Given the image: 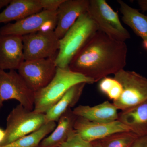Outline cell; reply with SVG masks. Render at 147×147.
<instances>
[{
	"label": "cell",
	"instance_id": "cell-17",
	"mask_svg": "<svg viewBox=\"0 0 147 147\" xmlns=\"http://www.w3.org/2000/svg\"><path fill=\"white\" fill-rule=\"evenodd\" d=\"M118 120L139 137L147 136V100L118 114Z\"/></svg>",
	"mask_w": 147,
	"mask_h": 147
},
{
	"label": "cell",
	"instance_id": "cell-7",
	"mask_svg": "<svg viewBox=\"0 0 147 147\" xmlns=\"http://www.w3.org/2000/svg\"><path fill=\"white\" fill-rule=\"evenodd\" d=\"M15 100L28 110L34 108L35 92L30 89L15 70L9 71L0 69V104Z\"/></svg>",
	"mask_w": 147,
	"mask_h": 147
},
{
	"label": "cell",
	"instance_id": "cell-11",
	"mask_svg": "<svg viewBox=\"0 0 147 147\" xmlns=\"http://www.w3.org/2000/svg\"><path fill=\"white\" fill-rule=\"evenodd\" d=\"M74 128L82 139L89 142L101 140L117 132L130 131L127 127L118 120L98 123L80 117H77Z\"/></svg>",
	"mask_w": 147,
	"mask_h": 147
},
{
	"label": "cell",
	"instance_id": "cell-31",
	"mask_svg": "<svg viewBox=\"0 0 147 147\" xmlns=\"http://www.w3.org/2000/svg\"><path fill=\"white\" fill-rule=\"evenodd\" d=\"M39 147L38 146V147Z\"/></svg>",
	"mask_w": 147,
	"mask_h": 147
},
{
	"label": "cell",
	"instance_id": "cell-15",
	"mask_svg": "<svg viewBox=\"0 0 147 147\" xmlns=\"http://www.w3.org/2000/svg\"><path fill=\"white\" fill-rule=\"evenodd\" d=\"M77 117L71 109L67 110L59 119L55 129L42 140L38 147L60 146L74 130V126Z\"/></svg>",
	"mask_w": 147,
	"mask_h": 147
},
{
	"label": "cell",
	"instance_id": "cell-27",
	"mask_svg": "<svg viewBox=\"0 0 147 147\" xmlns=\"http://www.w3.org/2000/svg\"><path fill=\"white\" fill-rule=\"evenodd\" d=\"M11 0H0V11L4 7H7Z\"/></svg>",
	"mask_w": 147,
	"mask_h": 147
},
{
	"label": "cell",
	"instance_id": "cell-19",
	"mask_svg": "<svg viewBox=\"0 0 147 147\" xmlns=\"http://www.w3.org/2000/svg\"><path fill=\"white\" fill-rule=\"evenodd\" d=\"M86 84L80 83L70 88L61 98L45 113V122H57L64 113L74 107L80 99Z\"/></svg>",
	"mask_w": 147,
	"mask_h": 147
},
{
	"label": "cell",
	"instance_id": "cell-6",
	"mask_svg": "<svg viewBox=\"0 0 147 147\" xmlns=\"http://www.w3.org/2000/svg\"><path fill=\"white\" fill-rule=\"evenodd\" d=\"M88 12L97 25L98 30L113 39L125 42L131 37L121 23L118 13L105 0H90Z\"/></svg>",
	"mask_w": 147,
	"mask_h": 147
},
{
	"label": "cell",
	"instance_id": "cell-30",
	"mask_svg": "<svg viewBox=\"0 0 147 147\" xmlns=\"http://www.w3.org/2000/svg\"><path fill=\"white\" fill-rule=\"evenodd\" d=\"M3 105V104H0V110H1V108H2Z\"/></svg>",
	"mask_w": 147,
	"mask_h": 147
},
{
	"label": "cell",
	"instance_id": "cell-12",
	"mask_svg": "<svg viewBox=\"0 0 147 147\" xmlns=\"http://www.w3.org/2000/svg\"><path fill=\"white\" fill-rule=\"evenodd\" d=\"M90 0H64L57 11V24L55 31L59 39L82 14L88 12Z\"/></svg>",
	"mask_w": 147,
	"mask_h": 147
},
{
	"label": "cell",
	"instance_id": "cell-5",
	"mask_svg": "<svg viewBox=\"0 0 147 147\" xmlns=\"http://www.w3.org/2000/svg\"><path fill=\"white\" fill-rule=\"evenodd\" d=\"M122 87L118 99L113 101L118 110H127L147 100V78L134 71L122 69L114 75Z\"/></svg>",
	"mask_w": 147,
	"mask_h": 147
},
{
	"label": "cell",
	"instance_id": "cell-29",
	"mask_svg": "<svg viewBox=\"0 0 147 147\" xmlns=\"http://www.w3.org/2000/svg\"><path fill=\"white\" fill-rule=\"evenodd\" d=\"M5 130L0 128V143L2 142L5 137Z\"/></svg>",
	"mask_w": 147,
	"mask_h": 147
},
{
	"label": "cell",
	"instance_id": "cell-8",
	"mask_svg": "<svg viewBox=\"0 0 147 147\" xmlns=\"http://www.w3.org/2000/svg\"><path fill=\"white\" fill-rule=\"evenodd\" d=\"M24 61L57 57L60 39L53 30L40 31L22 36Z\"/></svg>",
	"mask_w": 147,
	"mask_h": 147
},
{
	"label": "cell",
	"instance_id": "cell-24",
	"mask_svg": "<svg viewBox=\"0 0 147 147\" xmlns=\"http://www.w3.org/2000/svg\"><path fill=\"white\" fill-rule=\"evenodd\" d=\"M64 0H40L43 10L57 11Z\"/></svg>",
	"mask_w": 147,
	"mask_h": 147
},
{
	"label": "cell",
	"instance_id": "cell-1",
	"mask_svg": "<svg viewBox=\"0 0 147 147\" xmlns=\"http://www.w3.org/2000/svg\"><path fill=\"white\" fill-rule=\"evenodd\" d=\"M127 53L125 42L98 30L74 56L69 67L96 83L124 69Z\"/></svg>",
	"mask_w": 147,
	"mask_h": 147
},
{
	"label": "cell",
	"instance_id": "cell-10",
	"mask_svg": "<svg viewBox=\"0 0 147 147\" xmlns=\"http://www.w3.org/2000/svg\"><path fill=\"white\" fill-rule=\"evenodd\" d=\"M57 11L42 10L0 28V34L22 36L40 31L55 30Z\"/></svg>",
	"mask_w": 147,
	"mask_h": 147
},
{
	"label": "cell",
	"instance_id": "cell-21",
	"mask_svg": "<svg viewBox=\"0 0 147 147\" xmlns=\"http://www.w3.org/2000/svg\"><path fill=\"white\" fill-rule=\"evenodd\" d=\"M139 137L131 131H122L99 140L102 147H130Z\"/></svg>",
	"mask_w": 147,
	"mask_h": 147
},
{
	"label": "cell",
	"instance_id": "cell-18",
	"mask_svg": "<svg viewBox=\"0 0 147 147\" xmlns=\"http://www.w3.org/2000/svg\"><path fill=\"white\" fill-rule=\"evenodd\" d=\"M122 19L137 36L142 40L143 46L147 53V16L129 6L122 0H118Z\"/></svg>",
	"mask_w": 147,
	"mask_h": 147
},
{
	"label": "cell",
	"instance_id": "cell-14",
	"mask_svg": "<svg viewBox=\"0 0 147 147\" xmlns=\"http://www.w3.org/2000/svg\"><path fill=\"white\" fill-rule=\"evenodd\" d=\"M118 109L109 101L93 106L79 105L74 109V113L77 117H82L91 121L109 123L118 120Z\"/></svg>",
	"mask_w": 147,
	"mask_h": 147
},
{
	"label": "cell",
	"instance_id": "cell-22",
	"mask_svg": "<svg viewBox=\"0 0 147 147\" xmlns=\"http://www.w3.org/2000/svg\"><path fill=\"white\" fill-rule=\"evenodd\" d=\"M98 88L101 92L113 101L118 99L122 92V87L120 83L115 78L108 76L99 81Z\"/></svg>",
	"mask_w": 147,
	"mask_h": 147
},
{
	"label": "cell",
	"instance_id": "cell-4",
	"mask_svg": "<svg viewBox=\"0 0 147 147\" xmlns=\"http://www.w3.org/2000/svg\"><path fill=\"white\" fill-rule=\"evenodd\" d=\"M45 123V114L36 113L18 104L7 118L5 137L0 143V147L36 131Z\"/></svg>",
	"mask_w": 147,
	"mask_h": 147
},
{
	"label": "cell",
	"instance_id": "cell-2",
	"mask_svg": "<svg viewBox=\"0 0 147 147\" xmlns=\"http://www.w3.org/2000/svg\"><path fill=\"white\" fill-rule=\"evenodd\" d=\"M93 84L94 81L69 67L57 68L53 80L45 88L35 92L34 111L45 114L61 98L71 87L80 84Z\"/></svg>",
	"mask_w": 147,
	"mask_h": 147
},
{
	"label": "cell",
	"instance_id": "cell-26",
	"mask_svg": "<svg viewBox=\"0 0 147 147\" xmlns=\"http://www.w3.org/2000/svg\"><path fill=\"white\" fill-rule=\"evenodd\" d=\"M137 3L141 10L144 11H147V0H139Z\"/></svg>",
	"mask_w": 147,
	"mask_h": 147
},
{
	"label": "cell",
	"instance_id": "cell-25",
	"mask_svg": "<svg viewBox=\"0 0 147 147\" xmlns=\"http://www.w3.org/2000/svg\"><path fill=\"white\" fill-rule=\"evenodd\" d=\"M130 147H147V136L138 137Z\"/></svg>",
	"mask_w": 147,
	"mask_h": 147
},
{
	"label": "cell",
	"instance_id": "cell-28",
	"mask_svg": "<svg viewBox=\"0 0 147 147\" xmlns=\"http://www.w3.org/2000/svg\"><path fill=\"white\" fill-rule=\"evenodd\" d=\"M91 147H102L99 140L91 142Z\"/></svg>",
	"mask_w": 147,
	"mask_h": 147
},
{
	"label": "cell",
	"instance_id": "cell-13",
	"mask_svg": "<svg viewBox=\"0 0 147 147\" xmlns=\"http://www.w3.org/2000/svg\"><path fill=\"white\" fill-rule=\"evenodd\" d=\"M24 61L22 36L0 34V69L17 70Z\"/></svg>",
	"mask_w": 147,
	"mask_h": 147
},
{
	"label": "cell",
	"instance_id": "cell-9",
	"mask_svg": "<svg viewBox=\"0 0 147 147\" xmlns=\"http://www.w3.org/2000/svg\"><path fill=\"white\" fill-rule=\"evenodd\" d=\"M56 57L24 61L18 67V73L34 92L45 88L53 80L57 68Z\"/></svg>",
	"mask_w": 147,
	"mask_h": 147
},
{
	"label": "cell",
	"instance_id": "cell-23",
	"mask_svg": "<svg viewBox=\"0 0 147 147\" xmlns=\"http://www.w3.org/2000/svg\"><path fill=\"white\" fill-rule=\"evenodd\" d=\"M59 147H91V142H87L74 130L68 139Z\"/></svg>",
	"mask_w": 147,
	"mask_h": 147
},
{
	"label": "cell",
	"instance_id": "cell-3",
	"mask_svg": "<svg viewBox=\"0 0 147 147\" xmlns=\"http://www.w3.org/2000/svg\"><path fill=\"white\" fill-rule=\"evenodd\" d=\"M98 30L87 12L82 14L60 39L59 49L55 59L58 67H68L71 61Z\"/></svg>",
	"mask_w": 147,
	"mask_h": 147
},
{
	"label": "cell",
	"instance_id": "cell-20",
	"mask_svg": "<svg viewBox=\"0 0 147 147\" xmlns=\"http://www.w3.org/2000/svg\"><path fill=\"white\" fill-rule=\"evenodd\" d=\"M55 122L46 123L36 130L17 139L10 144L0 147H37L40 142L55 129Z\"/></svg>",
	"mask_w": 147,
	"mask_h": 147
},
{
	"label": "cell",
	"instance_id": "cell-16",
	"mask_svg": "<svg viewBox=\"0 0 147 147\" xmlns=\"http://www.w3.org/2000/svg\"><path fill=\"white\" fill-rule=\"evenodd\" d=\"M42 10L40 0H11L0 12V24L19 21Z\"/></svg>",
	"mask_w": 147,
	"mask_h": 147
}]
</instances>
